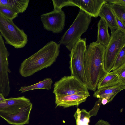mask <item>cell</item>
<instances>
[{"mask_svg": "<svg viewBox=\"0 0 125 125\" xmlns=\"http://www.w3.org/2000/svg\"><path fill=\"white\" fill-rule=\"evenodd\" d=\"M120 82L117 74L114 71H112L108 73L100 79L98 84L97 88L117 83Z\"/></svg>", "mask_w": 125, "mask_h": 125, "instance_id": "18", "label": "cell"}, {"mask_svg": "<svg viewBox=\"0 0 125 125\" xmlns=\"http://www.w3.org/2000/svg\"><path fill=\"white\" fill-rule=\"evenodd\" d=\"M0 93H1L0 92Z\"/></svg>", "mask_w": 125, "mask_h": 125, "instance_id": "30", "label": "cell"}, {"mask_svg": "<svg viewBox=\"0 0 125 125\" xmlns=\"http://www.w3.org/2000/svg\"><path fill=\"white\" fill-rule=\"evenodd\" d=\"M97 39L96 42L106 48L111 39L108 30V26L102 18H101L98 24Z\"/></svg>", "mask_w": 125, "mask_h": 125, "instance_id": "15", "label": "cell"}, {"mask_svg": "<svg viewBox=\"0 0 125 125\" xmlns=\"http://www.w3.org/2000/svg\"><path fill=\"white\" fill-rule=\"evenodd\" d=\"M52 83L51 78H45L43 81L34 84L29 86L21 87L19 91L21 93H23L28 91L37 89H43L49 90L51 88Z\"/></svg>", "mask_w": 125, "mask_h": 125, "instance_id": "17", "label": "cell"}, {"mask_svg": "<svg viewBox=\"0 0 125 125\" xmlns=\"http://www.w3.org/2000/svg\"><path fill=\"white\" fill-rule=\"evenodd\" d=\"M40 19L44 28L53 33H60L64 29L65 15L62 9H53L51 11L42 14Z\"/></svg>", "mask_w": 125, "mask_h": 125, "instance_id": "8", "label": "cell"}, {"mask_svg": "<svg viewBox=\"0 0 125 125\" xmlns=\"http://www.w3.org/2000/svg\"><path fill=\"white\" fill-rule=\"evenodd\" d=\"M125 65V45L123 46L117 56L114 63L113 71Z\"/></svg>", "mask_w": 125, "mask_h": 125, "instance_id": "20", "label": "cell"}, {"mask_svg": "<svg viewBox=\"0 0 125 125\" xmlns=\"http://www.w3.org/2000/svg\"><path fill=\"white\" fill-rule=\"evenodd\" d=\"M101 104L103 105H105L108 103V100L106 98H102L101 99Z\"/></svg>", "mask_w": 125, "mask_h": 125, "instance_id": "28", "label": "cell"}, {"mask_svg": "<svg viewBox=\"0 0 125 125\" xmlns=\"http://www.w3.org/2000/svg\"><path fill=\"white\" fill-rule=\"evenodd\" d=\"M73 6L77 7L91 17L98 16L101 9L106 0H72Z\"/></svg>", "mask_w": 125, "mask_h": 125, "instance_id": "10", "label": "cell"}, {"mask_svg": "<svg viewBox=\"0 0 125 125\" xmlns=\"http://www.w3.org/2000/svg\"><path fill=\"white\" fill-rule=\"evenodd\" d=\"M107 3L125 7V0H106Z\"/></svg>", "mask_w": 125, "mask_h": 125, "instance_id": "25", "label": "cell"}, {"mask_svg": "<svg viewBox=\"0 0 125 125\" xmlns=\"http://www.w3.org/2000/svg\"><path fill=\"white\" fill-rule=\"evenodd\" d=\"M32 106L31 103L13 113H7L0 111V116L10 124L23 125L28 124Z\"/></svg>", "mask_w": 125, "mask_h": 125, "instance_id": "9", "label": "cell"}, {"mask_svg": "<svg viewBox=\"0 0 125 125\" xmlns=\"http://www.w3.org/2000/svg\"><path fill=\"white\" fill-rule=\"evenodd\" d=\"M95 125H111L110 123L107 121L103 120H99L95 124Z\"/></svg>", "mask_w": 125, "mask_h": 125, "instance_id": "27", "label": "cell"}, {"mask_svg": "<svg viewBox=\"0 0 125 125\" xmlns=\"http://www.w3.org/2000/svg\"><path fill=\"white\" fill-rule=\"evenodd\" d=\"M117 29L125 33V25L122 22L115 16Z\"/></svg>", "mask_w": 125, "mask_h": 125, "instance_id": "26", "label": "cell"}, {"mask_svg": "<svg viewBox=\"0 0 125 125\" xmlns=\"http://www.w3.org/2000/svg\"><path fill=\"white\" fill-rule=\"evenodd\" d=\"M5 99L4 95L1 93H0V102L4 101Z\"/></svg>", "mask_w": 125, "mask_h": 125, "instance_id": "29", "label": "cell"}, {"mask_svg": "<svg viewBox=\"0 0 125 125\" xmlns=\"http://www.w3.org/2000/svg\"><path fill=\"white\" fill-rule=\"evenodd\" d=\"M86 40L85 38L80 39L72 48L69 54L70 58L69 68L71 75L76 78L86 86V80L84 71V58L87 47Z\"/></svg>", "mask_w": 125, "mask_h": 125, "instance_id": "5", "label": "cell"}, {"mask_svg": "<svg viewBox=\"0 0 125 125\" xmlns=\"http://www.w3.org/2000/svg\"><path fill=\"white\" fill-rule=\"evenodd\" d=\"M110 4L115 16L125 25V7Z\"/></svg>", "mask_w": 125, "mask_h": 125, "instance_id": "21", "label": "cell"}, {"mask_svg": "<svg viewBox=\"0 0 125 125\" xmlns=\"http://www.w3.org/2000/svg\"><path fill=\"white\" fill-rule=\"evenodd\" d=\"M0 12L5 16L12 20L17 17L18 14L10 8L0 5Z\"/></svg>", "mask_w": 125, "mask_h": 125, "instance_id": "22", "label": "cell"}, {"mask_svg": "<svg viewBox=\"0 0 125 125\" xmlns=\"http://www.w3.org/2000/svg\"><path fill=\"white\" fill-rule=\"evenodd\" d=\"M110 41L105 48L104 57V69L107 73L112 71L115 61L122 47L125 45V33L117 29L111 32Z\"/></svg>", "mask_w": 125, "mask_h": 125, "instance_id": "6", "label": "cell"}, {"mask_svg": "<svg viewBox=\"0 0 125 125\" xmlns=\"http://www.w3.org/2000/svg\"><path fill=\"white\" fill-rule=\"evenodd\" d=\"M0 32L5 43L16 49L24 47L28 41L27 35L10 19L0 12Z\"/></svg>", "mask_w": 125, "mask_h": 125, "instance_id": "4", "label": "cell"}, {"mask_svg": "<svg viewBox=\"0 0 125 125\" xmlns=\"http://www.w3.org/2000/svg\"><path fill=\"white\" fill-rule=\"evenodd\" d=\"M92 17L80 9L72 25L61 38L60 44L65 45L70 52L88 29Z\"/></svg>", "mask_w": 125, "mask_h": 125, "instance_id": "3", "label": "cell"}, {"mask_svg": "<svg viewBox=\"0 0 125 125\" xmlns=\"http://www.w3.org/2000/svg\"><path fill=\"white\" fill-rule=\"evenodd\" d=\"M90 96L82 94L55 95L56 107L60 106L66 108L72 106L78 105L85 102L87 98Z\"/></svg>", "mask_w": 125, "mask_h": 125, "instance_id": "13", "label": "cell"}, {"mask_svg": "<svg viewBox=\"0 0 125 125\" xmlns=\"http://www.w3.org/2000/svg\"><path fill=\"white\" fill-rule=\"evenodd\" d=\"M125 88V85L120 82L97 89L93 94L94 97L105 98L111 102L119 92Z\"/></svg>", "mask_w": 125, "mask_h": 125, "instance_id": "12", "label": "cell"}, {"mask_svg": "<svg viewBox=\"0 0 125 125\" xmlns=\"http://www.w3.org/2000/svg\"><path fill=\"white\" fill-rule=\"evenodd\" d=\"M31 103L29 99L24 96L6 99L0 102V111L7 113H13Z\"/></svg>", "mask_w": 125, "mask_h": 125, "instance_id": "11", "label": "cell"}, {"mask_svg": "<svg viewBox=\"0 0 125 125\" xmlns=\"http://www.w3.org/2000/svg\"><path fill=\"white\" fill-rule=\"evenodd\" d=\"M29 0H0V5L11 9L19 14L24 12L28 7Z\"/></svg>", "mask_w": 125, "mask_h": 125, "instance_id": "16", "label": "cell"}, {"mask_svg": "<svg viewBox=\"0 0 125 125\" xmlns=\"http://www.w3.org/2000/svg\"><path fill=\"white\" fill-rule=\"evenodd\" d=\"M105 47L95 42L86 47L84 58V66L88 90L95 91L100 79L107 73L104 64Z\"/></svg>", "mask_w": 125, "mask_h": 125, "instance_id": "1", "label": "cell"}, {"mask_svg": "<svg viewBox=\"0 0 125 125\" xmlns=\"http://www.w3.org/2000/svg\"><path fill=\"white\" fill-rule=\"evenodd\" d=\"M60 44L51 41L21 63L19 72L24 77L50 66L55 62L60 52Z\"/></svg>", "mask_w": 125, "mask_h": 125, "instance_id": "2", "label": "cell"}, {"mask_svg": "<svg viewBox=\"0 0 125 125\" xmlns=\"http://www.w3.org/2000/svg\"><path fill=\"white\" fill-rule=\"evenodd\" d=\"M113 71L117 74L119 82L125 85V65Z\"/></svg>", "mask_w": 125, "mask_h": 125, "instance_id": "23", "label": "cell"}, {"mask_svg": "<svg viewBox=\"0 0 125 125\" xmlns=\"http://www.w3.org/2000/svg\"><path fill=\"white\" fill-rule=\"evenodd\" d=\"M98 16L104 19L111 32H114L117 29L115 16L110 3L106 2L103 5Z\"/></svg>", "mask_w": 125, "mask_h": 125, "instance_id": "14", "label": "cell"}, {"mask_svg": "<svg viewBox=\"0 0 125 125\" xmlns=\"http://www.w3.org/2000/svg\"><path fill=\"white\" fill-rule=\"evenodd\" d=\"M53 93L55 95L72 94L90 95L86 85L75 77L64 76L56 82L53 85Z\"/></svg>", "mask_w": 125, "mask_h": 125, "instance_id": "7", "label": "cell"}, {"mask_svg": "<svg viewBox=\"0 0 125 125\" xmlns=\"http://www.w3.org/2000/svg\"><path fill=\"white\" fill-rule=\"evenodd\" d=\"M101 99H99L95 104L93 108L89 112L90 117L93 116H95L97 114L100 106L101 104Z\"/></svg>", "mask_w": 125, "mask_h": 125, "instance_id": "24", "label": "cell"}, {"mask_svg": "<svg viewBox=\"0 0 125 125\" xmlns=\"http://www.w3.org/2000/svg\"><path fill=\"white\" fill-rule=\"evenodd\" d=\"M74 116L76 120V125H89L90 117L89 112L86 110H80L78 108Z\"/></svg>", "mask_w": 125, "mask_h": 125, "instance_id": "19", "label": "cell"}]
</instances>
